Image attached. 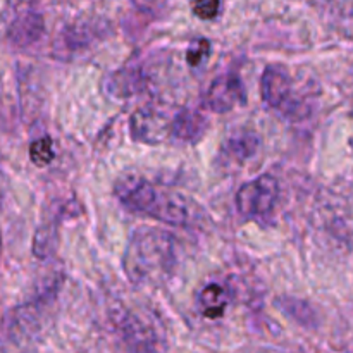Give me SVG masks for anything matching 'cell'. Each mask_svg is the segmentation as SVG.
<instances>
[{
	"label": "cell",
	"mask_w": 353,
	"mask_h": 353,
	"mask_svg": "<svg viewBox=\"0 0 353 353\" xmlns=\"http://www.w3.org/2000/svg\"><path fill=\"white\" fill-rule=\"evenodd\" d=\"M261 147V138L255 131L241 130L231 134L224 143L223 155L226 161L231 162H245L247 159L254 157Z\"/></svg>",
	"instance_id": "obj_10"
},
{
	"label": "cell",
	"mask_w": 353,
	"mask_h": 353,
	"mask_svg": "<svg viewBox=\"0 0 353 353\" xmlns=\"http://www.w3.org/2000/svg\"><path fill=\"white\" fill-rule=\"evenodd\" d=\"M147 85L148 74L145 72L143 65L133 64V62L121 68L109 78V92L123 99L140 93L141 90L147 88Z\"/></svg>",
	"instance_id": "obj_8"
},
{
	"label": "cell",
	"mask_w": 353,
	"mask_h": 353,
	"mask_svg": "<svg viewBox=\"0 0 353 353\" xmlns=\"http://www.w3.org/2000/svg\"><path fill=\"white\" fill-rule=\"evenodd\" d=\"M45 34V21L43 16L37 10H23L17 14L9 24L7 30V40L16 48L33 47L34 43L41 40Z\"/></svg>",
	"instance_id": "obj_7"
},
{
	"label": "cell",
	"mask_w": 353,
	"mask_h": 353,
	"mask_svg": "<svg viewBox=\"0 0 353 353\" xmlns=\"http://www.w3.org/2000/svg\"><path fill=\"white\" fill-rule=\"evenodd\" d=\"M55 228H40L33 241V252L38 259H45L54 252L55 248Z\"/></svg>",
	"instance_id": "obj_15"
},
{
	"label": "cell",
	"mask_w": 353,
	"mask_h": 353,
	"mask_svg": "<svg viewBox=\"0 0 353 353\" xmlns=\"http://www.w3.org/2000/svg\"><path fill=\"white\" fill-rule=\"evenodd\" d=\"M131 2L140 12L148 17H154V19L164 17L171 7V0H131Z\"/></svg>",
	"instance_id": "obj_16"
},
{
	"label": "cell",
	"mask_w": 353,
	"mask_h": 353,
	"mask_svg": "<svg viewBox=\"0 0 353 353\" xmlns=\"http://www.w3.org/2000/svg\"><path fill=\"white\" fill-rule=\"evenodd\" d=\"M192 10L200 19H216L221 10V0H190Z\"/></svg>",
	"instance_id": "obj_17"
},
{
	"label": "cell",
	"mask_w": 353,
	"mask_h": 353,
	"mask_svg": "<svg viewBox=\"0 0 353 353\" xmlns=\"http://www.w3.org/2000/svg\"><path fill=\"white\" fill-rule=\"evenodd\" d=\"M245 103H247V92L236 72H223L217 76L203 97V105L216 114L231 112Z\"/></svg>",
	"instance_id": "obj_4"
},
{
	"label": "cell",
	"mask_w": 353,
	"mask_h": 353,
	"mask_svg": "<svg viewBox=\"0 0 353 353\" xmlns=\"http://www.w3.org/2000/svg\"><path fill=\"white\" fill-rule=\"evenodd\" d=\"M279 200V183L272 174H262L245 183L236 193V209L245 219L262 226L272 224L276 203Z\"/></svg>",
	"instance_id": "obj_3"
},
{
	"label": "cell",
	"mask_w": 353,
	"mask_h": 353,
	"mask_svg": "<svg viewBox=\"0 0 353 353\" xmlns=\"http://www.w3.org/2000/svg\"><path fill=\"white\" fill-rule=\"evenodd\" d=\"M171 121L164 112L152 107L138 109L130 119L131 138L147 145L162 143L165 138L171 137Z\"/></svg>",
	"instance_id": "obj_5"
},
{
	"label": "cell",
	"mask_w": 353,
	"mask_h": 353,
	"mask_svg": "<svg viewBox=\"0 0 353 353\" xmlns=\"http://www.w3.org/2000/svg\"><path fill=\"white\" fill-rule=\"evenodd\" d=\"M262 100L271 109H288L292 102L293 83L292 76L283 65H268L261 78Z\"/></svg>",
	"instance_id": "obj_6"
},
{
	"label": "cell",
	"mask_w": 353,
	"mask_h": 353,
	"mask_svg": "<svg viewBox=\"0 0 353 353\" xmlns=\"http://www.w3.org/2000/svg\"><path fill=\"white\" fill-rule=\"evenodd\" d=\"M199 305L207 319H217L224 314L228 305V295L224 288L217 283L207 285L199 296Z\"/></svg>",
	"instance_id": "obj_12"
},
{
	"label": "cell",
	"mask_w": 353,
	"mask_h": 353,
	"mask_svg": "<svg viewBox=\"0 0 353 353\" xmlns=\"http://www.w3.org/2000/svg\"><path fill=\"white\" fill-rule=\"evenodd\" d=\"M278 307L286 314L288 317H292L295 323H299L303 327H314L316 326V314L314 309L303 300L292 299V296H285V299L278 300Z\"/></svg>",
	"instance_id": "obj_13"
},
{
	"label": "cell",
	"mask_w": 353,
	"mask_h": 353,
	"mask_svg": "<svg viewBox=\"0 0 353 353\" xmlns=\"http://www.w3.org/2000/svg\"><path fill=\"white\" fill-rule=\"evenodd\" d=\"M103 33L105 31L100 30V24H93V21H79V23L69 24L64 28V31L61 33V40L64 48L74 52L93 45L97 38L102 37Z\"/></svg>",
	"instance_id": "obj_11"
},
{
	"label": "cell",
	"mask_w": 353,
	"mask_h": 353,
	"mask_svg": "<svg viewBox=\"0 0 353 353\" xmlns=\"http://www.w3.org/2000/svg\"><path fill=\"white\" fill-rule=\"evenodd\" d=\"M114 192L124 209L145 214L169 226L190 228L200 217V210L193 200L169 190L157 188L140 176L121 179Z\"/></svg>",
	"instance_id": "obj_2"
},
{
	"label": "cell",
	"mask_w": 353,
	"mask_h": 353,
	"mask_svg": "<svg viewBox=\"0 0 353 353\" xmlns=\"http://www.w3.org/2000/svg\"><path fill=\"white\" fill-rule=\"evenodd\" d=\"M55 157L54 152V143L48 137L40 138V140L33 141L30 147V159L34 165L38 168H45V165L50 164Z\"/></svg>",
	"instance_id": "obj_14"
},
{
	"label": "cell",
	"mask_w": 353,
	"mask_h": 353,
	"mask_svg": "<svg viewBox=\"0 0 353 353\" xmlns=\"http://www.w3.org/2000/svg\"><path fill=\"white\" fill-rule=\"evenodd\" d=\"M207 130V117L195 109H181L171 121V137L181 143H195Z\"/></svg>",
	"instance_id": "obj_9"
},
{
	"label": "cell",
	"mask_w": 353,
	"mask_h": 353,
	"mask_svg": "<svg viewBox=\"0 0 353 353\" xmlns=\"http://www.w3.org/2000/svg\"><path fill=\"white\" fill-rule=\"evenodd\" d=\"M210 52V41L205 38H199L190 45L188 52H186V61L190 65H200L207 59Z\"/></svg>",
	"instance_id": "obj_18"
},
{
	"label": "cell",
	"mask_w": 353,
	"mask_h": 353,
	"mask_svg": "<svg viewBox=\"0 0 353 353\" xmlns=\"http://www.w3.org/2000/svg\"><path fill=\"white\" fill-rule=\"evenodd\" d=\"M178 257L179 247L174 234L157 228H140L128 243L123 268L137 285H155L174 272Z\"/></svg>",
	"instance_id": "obj_1"
}]
</instances>
